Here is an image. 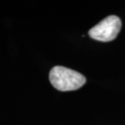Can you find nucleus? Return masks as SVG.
Segmentation results:
<instances>
[{
  "label": "nucleus",
  "instance_id": "f257e3e1",
  "mask_svg": "<svg viewBox=\"0 0 125 125\" xmlns=\"http://www.w3.org/2000/svg\"><path fill=\"white\" fill-rule=\"evenodd\" d=\"M49 79L54 88L59 91L76 90L85 84L86 79L80 72L62 66L51 70Z\"/></svg>",
  "mask_w": 125,
  "mask_h": 125
},
{
  "label": "nucleus",
  "instance_id": "f03ea898",
  "mask_svg": "<svg viewBox=\"0 0 125 125\" xmlns=\"http://www.w3.org/2000/svg\"><path fill=\"white\" fill-rule=\"evenodd\" d=\"M121 20L116 16H109L89 31V35L99 42H111L120 32Z\"/></svg>",
  "mask_w": 125,
  "mask_h": 125
}]
</instances>
